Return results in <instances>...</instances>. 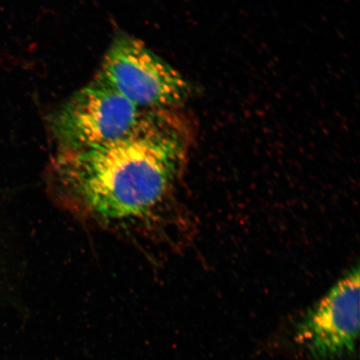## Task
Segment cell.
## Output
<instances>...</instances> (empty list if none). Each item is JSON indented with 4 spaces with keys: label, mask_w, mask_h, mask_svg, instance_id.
I'll return each mask as SVG.
<instances>
[{
    "label": "cell",
    "mask_w": 360,
    "mask_h": 360,
    "mask_svg": "<svg viewBox=\"0 0 360 360\" xmlns=\"http://www.w3.org/2000/svg\"><path fill=\"white\" fill-rule=\"evenodd\" d=\"M192 141L190 127L168 112L146 114L134 132L87 150L57 153L49 192L83 221L154 240L176 201Z\"/></svg>",
    "instance_id": "obj_1"
},
{
    "label": "cell",
    "mask_w": 360,
    "mask_h": 360,
    "mask_svg": "<svg viewBox=\"0 0 360 360\" xmlns=\"http://www.w3.org/2000/svg\"><path fill=\"white\" fill-rule=\"evenodd\" d=\"M146 114L98 79L71 96L51 120L57 153L107 145L131 134Z\"/></svg>",
    "instance_id": "obj_2"
},
{
    "label": "cell",
    "mask_w": 360,
    "mask_h": 360,
    "mask_svg": "<svg viewBox=\"0 0 360 360\" xmlns=\"http://www.w3.org/2000/svg\"><path fill=\"white\" fill-rule=\"evenodd\" d=\"M100 79L138 108L174 107L193 94L191 84L181 74L129 36H121L112 43Z\"/></svg>",
    "instance_id": "obj_3"
},
{
    "label": "cell",
    "mask_w": 360,
    "mask_h": 360,
    "mask_svg": "<svg viewBox=\"0 0 360 360\" xmlns=\"http://www.w3.org/2000/svg\"><path fill=\"white\" fill-rule=\"evenodd\" d=\"M298 340L315 360L354 353L359 333V272L354 269L296 327Z\"/></svg>",
    "instance_id": "obj_4"
}]
</instances>
